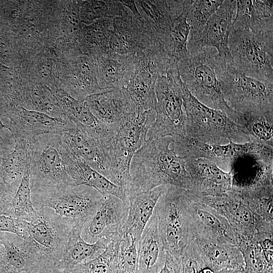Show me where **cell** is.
<instances>
[{"label": "cell", "mask_w": 273, "mask_h": 273, "mask_svg": "<svg viewBox=\"0 0 273 273\" xmlns=\"http://www.w3.org/2000/svg\"><path fill=\"white\" fill-rule=\"evenodd\" d=\"M172 141L169 136L146 141L134 153L130 163V183L126 196L162 185L191 189L186 161L171 147Z\"/></svg>", "instance_id": "1"}, {"label": "cell", "mask_w": 273, "mask_h": 273, "mask_svg": "<svg viewBox=\"0 0 273 273\" xmlns=\"http://www.w3.org/2000/svg\"><path fill=\"white\" fill-rule=\"evenodd\" d=\"M216 54L214 48L207 47L180 60L178 63L180 77L200 103L224 113L236 123L244 126V115L230 108L224 100L216 72Z\"/></svg>", "instance_id": "2"}, {"label": "cell", "mask_w": 273, "mask_h": 273, "mask_svg": "<svg viewBox=\"0 0 273 273\" xmlns=\"http://www.w3.org/2000/svg\"><path fill=\"white\" fill-rule=\"evenodd\" d=\"M156 112L149 110L129 115L105 147L110 162L108 180L125 192L130 183V165L134 153L147 140Z\"/></svg>", "instance_id": "3"}, {"label": "cell", "mask_w": 273, "mask_h": 273, "mask_svg": "<svg viewBox=\"0 0 273 273\" xmlns=\"http://www.w3.org/2000/svg\"><path fill=\"white\" fill-rule=\"evenodd\" d=\"M183 106L186 115V136L216 145L251 141L247 129L232 121L224 113L200 103L184 85Z\"/></svg>", "instance_id": "4"}, {"label": "cell", "mask_w": 273, "mask_h": 273, "mask_svg": "<svg viewBox=\"0 0 273 273\" xmlns=\"http://www.w3.org/2000/svg\"><path fill=\"white\" fill-rule=\"evenodd\" d=\"M154 212L165 252L180 259L194 236L190 200L187 190L168 185Z\"/></svg>", "instance_id": "5"}, {"label": "cell", "mask_w": 273, "mask_h": 273, "mask_svg": "<svg viewBox=\"0 0 273 273\" xmlns=\"http://www.w3.org/2000/svg\"><path fill=\"white\" fill-rule=\"evenodd\" d=\"M216 72L224 100L230 108L244 114L273 116V83L246 76L233 63L216 61Z\"/></svg>", "instance_id": "6"}, {"label": "cell", "mask_w": 273, "mask_h": 273, "mask_svg": "<svg viewBox=\"0 0 273 273\" xmlns=\"http://www.w3.org/2000/svg\"><path fill=\"white\" fill-rule=\"evenodd\" d=\"M183 82L178 65L158 75L155 91L156 118L146 141L169 136L173 141L186 136V115L183 106Z\"/></svg>", "instance_id": "7"}, {"label": "cell", "mask_w": 273, "mask_h": 273, "mask_svg": "<svg viewBox=\"0 0 273 273\" xmlns=\"http://www.w3.org/2000/svg\"><path fill=\"white\" fill-rule=\"evenodd\" d=\"M229 48L237 70L247 76L273 83V28L233 29Z\"/></svg>", "instance_id": "8"}, {"label": "cell", "mask_w": 273, "mask_h": 273, "mask_svg": "<svg viewBox=\"0 0 273 273\" xmlns=\"http://www.w3.org/2000/svg\"><path fill=\"white\" fill-rule=\"evenodd\" d=\"M104 196L92 187L63 184L31 190L34 209L48 207L58 215L75 220H86L101 206Z\"/></svg>", "instance_id": "9"}, {"label": "cell", "mask_w": 273, "mask_h": 273, "mask_svg": "<svg viewBox=\"0 0 273 273\" xmlns=\"http://www.w3.org/2000/svg\"><path fill=\"white\" fill-rule=\"evenodd\" d=\"M29 145L30 190L75 184L66 170L61 135H39Z\"/></svg>", "instance_id": "10"}, {"label": "cell", "mask_w": 273, "mask_h": 273, "mask_svg": "<svg viewBox=\"0 0 273 273\" xmlns=\"http://www.w3.org/2000/svg\"><path fill=\"white\" fill-rule=\"evenodd\" d=\"M33 217L25 222L28 236L41 254L60 263L71 232L79 221L62 217L52 209H35Z\"/></svg>", "instance_id": "11"}, {"label": "cell", "mask_w": 273, "mask_h": 273, "mask_svg": "<svg viewBox=\"0 0 273 273\" xmlns=\"http://www.w3.org/2000/svg\"><path fill=\"white\" fill-rule=\"evenodd\" d=\"M51 1H24L14 23L15 38L26 64L49 48Z\"/></svg>", "instance_id": "12"}, {"label": "cell", "mask_w": 273, "mask_h": 273, "mask_svg": "<svg viewBox=\"0 0 273 273\" xmlns=\"http://www.w3.org/2000/svg\"><path fill=\"white\" fill-rule=\"evenodd\" d=\"M57 56L60 88L78 100L102 90L98 84L93 57L76 49Z\"/></svg>", "instance_id": "13"}, {"label": "cell", "mask_w": 273, "mask_h": 273, "mask_svg": "<svg viewBox=\"0 0 273 273\" xmlns=\"http://www.w3.org/2000/svg\"><path fill=\"white\" fill-rule=\"evenodd\" d=\"M236 11V1H223L202 30L196 35L189 36V54L194 55L205 47H213L217 51L218 59L226 64L233 63L229 48V38L233 29Z\"/></svg>", "instance_id": "14"}, {"label": "cell", "mask_w": 273, "mask_h": 273, "mask_svg": "<svg viewBox=\"0 0 273 273\" xmlns=\"http://www.w3.org/2000/svg\"><path fill=\"white\" fill-rule=\"evenodd\" d=\"M136 55L138 65L125 90L134 113L155 110V86L158 75L163 72L162 63L152 49Z\"/></svg>", "instance_id": "15"}, {"label": "cell", "mask_w": 273, "mask_h": 273, "mask_svg": "<svg viewBox=\"0 0 273 273\" xmlns=\"http://www.w3.org/2000/svg\"><path fill=\"white\" fill-rule=\"evenodd\" d=\"M156 43L154 31L141 15L135 16L127 8L121 16L113 18L111 52L121 55L138 54Z\"/></svg>", "instance_id": "16"}, {"label": "cell", "mask_w": 273, "mask_h": 273, "mask_svg": "<svg viewBox=\"0 0 273 273\" xmlns=\"http://www.w3.org/2000/svg\"><path fill=\"white\" fill-rule=\"evenodd\" d=\"M49 49L56 55L77 49L82 23L77 1H51Z\"/></svg>", "instance_id": "17"}, {"label": "cell", "mask_w": 273, "mask_h": 273, "mask_svg": "<svg viewBox=\"0 0 273 273\" xmlns=\"http://www.w3.org/2000/svg\"><path fill=\"white\" fill-rule=\"evenodd\" d=\"M128 213V205L113 195L104 196L101 206L84 222L81 236L86 242L102 239L112 241L122 232Z\"/></svg>", "instance_id": "18"}, {"label": "cell", "mask_w": 273, "mask_h": 273, "mask_svg": "<svg viewBox=\"0 0 273 273\" xmlns=\"http://www.w3.org/2000/svg\"><path fill=\"white\" fill-rule=\"evenodd\" d=\"M8 114L9 127L14 140L30 142L36 136L45 134L61 135L75 125L70 120L20 106L11 107Z\"/></svg>", "instance_id": "19"}, {"label": "cell", "mask_w": 273, "mask_h": 273, "mask_svg": "<svg viewBox=\"0 0 273 273\" xmlns=\"http://www.w3.org/2000/svg\"><path fill=\"white\" fill-rule=\"evenodd\" d=\"M171 146L176 154L186 161L190 159L204 158L211 160L219 165H229L237 158L254 154L253 141L237 143L229 141L224 145L209 144L185 136L172 141Z\"/></svg>", "instance_id": "20"}, {"label": "cell", "mask_w": 273, "mask_h": 273, "mask_svg": "<svg viewBox=\"0 0 273 273\" xmlns=\"http://www.w3.org/2000/svg\"><path fill=\"white\" fill-rule=\"evenodd\" d=\"M83 101L100 124L112 133L134 113L125 88L102 90Z\"/></svg>", "instance_id": "21"}, {"label": "cell", "mask_w": 273, "mask_h": 273, "mask_svg": "<svg viewBox=\"0 0 273 273\" xmlns=\"http://www.w3.org/2000/svg\"><path fill=\"white\" fill-rule=\"evenodd\" d=\"M192 181L190 190L198 197L222 196L233 189L232 171H224L214 162L204 158L186 161Z\"/></svg>", "instance_id": "22"}, {"label": "cell", "mask_w": 273, "mask_h": 273, "mask_svg": "<svg viewBox=\"0 0 273 273\" xmlns=\"http://www.w3.org/2000/svg\"><path fill=\"white\" fill-rule=\"evenodd\" d=\"M61 135L63 144L70 151L80 157L92 168L108 179L109 160L93 130L75 123Z\"/></svg>", "instance_id": "23"}, {"label": "cell", "mask_w": 273, "mask_h": 273, "mask_svg": "<svg viewBox=\"0 0 273 273\" xmlns=\"http://www.w3.org/2000/svg\"><path fill=\"white\" fill-rule=\"evenodd\" d=\"M193 196L223 216L238 237L252 238L255 233L256 216L232 189L222 196Z\"/></svg>", "instance_id": "24"}, {"label": "cell", "mask_w": 273, "mask_h": 273, "mask_svg": "<svg viewBox=\"0 0 273 273\" xmlns=\"http://www.w3.org/2000/svg\"><path fill=\"white\" fill-rule=\"evenodd\" d=\"M94 59L97 80L102 90L125 88L139 62L136 54L121 55L109 52Z\"/></svg>", "instance_id": "25"}, {"label": "cell", "mask_w": 273, "mask_h": 273, "mask_svg": "<svg viewBox=\"0 0 273 273\" xmlns=\"http://www.w3.org/2000/svg\"><path fill=\"white\" fill-rule=\"evenodd\" d=\"M187 192L190 200L194 236L199 235L238 246V236L227 220Z\"/></svg>", "instance_id": "26"}, {"label": "cell", "mask_w": 273, "mask_h": 273, "mask_svg": "<svg viewBox=\"0 0 273 273\" xmlns=\"http://www.w3.org/2000/svg\"><path fill=\"white\" fill-rule=\"evenodd\" d=\"M168 185H162L152 189L126 195L128 213L122 227V232L131 237L137 246L142 233L153 215L156 204Z\"/></svg>", "instance_id": "27"}, {"label": "cell", "mask_w": 273, "mask_h": 273, "mask_svg": "<svg viewBox=\"0 0 273 273\" xmlns=\"http://www.w3.org/2000/svg\"><path fill=\"white\" fill-rule=\"evenodd\" d=\"M192 240L206 263L216 273L221 271L242 272L245 263L242 254L237 246L199 235H195Z\"/></svg>", "instance_id": "28"}, {"label": "cell", "mask_w": 273, "mask_h": 273, "mask_svg": "<svg viewBox=\"0 0 273 273\" xmlns=\"http://www.w3.org/2000/svg\"><path fill=\"white\" fill-rule=\"evenodd\" d=\"M63 154L66 170L76 185L92 187L103 196H116L128 205L125 193L120 187L92 168L82 158L73 153L65 145Z\"/></svg>", "instance_id": "29"}, {"label": "cell", "mask_w": 273, "mask_h": 273, "mask_svg": "<svg viewBox=\"0 0 273 273\" xmlns=\"http://www.w3.org/2000/svg\"><path fill=\"white\" fill-rule=\"evenodd\" d=\"M0 241L5 249L7 263L20 272L32 271L47 258L28 236L0 232Z\"/></svg>", "instance_id": "30"}, {"label": "cell", "mask_w": 273, "mask_h": 273, "mask_svg": "<svg viewBox=\"0 0 273 273\" xmlns=\"http://www.w3.org/2000/svg\"><path fill=\"white\" fill-rule=\"evenodd\" d=\"M137 250L139 273H158L161 270L166 253L154 212L142 233Z\"/></svg>", "instance_id": "31"}, {"label": "cell", "mask_w": 273, "mask_h": 273, "mask_svg": "<svg viewBox=\"0 0 273 273\" xmlns=\"http://www.w3.org/2000/svg\"><path fill=\"white\" fill-rule=\"evenodd\" d=\"M141 15L154 31L157 39L171 27L181 14L184 1H135Z\"/></svg>", "instance_id": "32"}, {"label": "cell", "mask_w": 273, "mask_h": 273, "mask_svg": "<svg viewBox=\"0 0 273 273\" xmlns=\"http://www.w3.org/2000/svg\"><path fill=\"white\" fill-rule=\"evenodd\" d=\"M14 148L0 156V180L7 189L15 194L30 160V142L15 140Z\"/></svg>", "instance_id": "33"}, {"label": "cell", "mask_w": 273, "mask_h": 273, "mask_svg": "<svg viewBox=\"0 0 273 273\" xmlns=\"http://www.w3.org/2000/svg\"><path fill=\"white\" fill-rule=\"evenodd\" d=\"M85 221L78 222L71 232L65 252L60 262L65 270H71L76 265L96 258L112 241L102 239L93 244L85 242L81 236Z\"/></svg>", "instance_id": "34"}, {"label": "cell", "mask_w": 273, "mask_h": 273, "mask_svg": "<svg viewBox=\"0 0 273 273\" xmlns=\"http://www.w3.org/2000/svg\"><path fill=\"white\" fill-rule=\"evenodd\" d=\"M233 188L254 215L273 223L272 179H261L248 186H234Z\"/></svg>", "instance_id": "35"}, {"label": "cell", "mask_w": 273, "mask_h": 273, "mask_svg": "<svg viewBox=\"0 0 273 273\" xmlns=\"http://www.w3.org/2000/svg\"><path fill=\"white\" fill-rule=\"evenodd\" d=\"M270 26H273L272 1H236L234 30L256 31Z\"/></svg>", "instance_id": "36"}, {"label": "cell", "mask_w": 273, "mask_h": 273, "mask_svg": "<svg viewBox=\"0 0 273 273\" xmlns=\"http://www.w3.org/2000/svg\"><path fill=\"white\" fill-rule=\"evenodd\" d=\"M113 18L96 20L88 24H82L79 33L77 49L95 58L111 52L110 42Z\"/></svg>", "instance_id": "37"}, {"label": "cell", "mask_w": 273, "mask_h": 273, "mask_svg": "<svg viewBox=\"0 0 273 273\" xmlns=\"http://www.w3.org/2000/svg\"><path fill=\"white\" fill-rule=\"evenodd\" d=\"M186 14L184 5L181 14L158 41L163 54L171 62L176 64L189 55L187 43L190 27L187 20Z\"/></svg>", "instance_id": "38"}, {"label": "cell", "mask_w": 273, "mask_h": 273, "mask_svg": "<svg viewBox=\"0 0 273 273\" xmlns=\"http://www.w3.org/2000/svg\"><path fill=\"white\" fill-rule=\"evenodd\" d=\"M23 107L65 119L53 89L27 79L23 84Z\"/></svg>", "instance_id": "39"}, {"label": "cell", "mask_w": 273, "mask_h": 273, "mask_svg": "<svg viewBox=\"0 0 273 273\" xmlns=\"http://www.w3.org/2000/svg\"><path fill=\"white\" fill-rule=\"evenodd\" d=\"M26 79L50 88L59 87L55 53L46 49L30 60L26 66Z\"/></svg>", "instance_id": "40"}, {"label": "cell", "mask_w": 273, "mask_h": 273, "mask_svg": "<svg viewBox=\"0 0 273 273\" xmlns=\"http://www.w3.org/2000/svg\"><path fill=\"white\" fill-rule=\"evenodd\" d=\"M238 247L244 261L242 273H273V247L260 246L251 238H239Z\"/></svg>", "instance_id": "41"}, {"label": "cell", "mask_w": 273, "mask_h": 273, "mask_svg": "<svg viewBox=\"0 0 273 273\" xmlns=\"http://www.w3.org/2000/svg\"><path fill=\"white\" fill-rule=\"evenodd\" d=\"M53 90L65 119L89 128L95 132L102 128V125L90 112L83 100L75 99L59 87L54 88Z\"/></svg>", "instance_id": "42"}, {"label": "cell", "mask_w": 273, "mask_h": 273, "mask_svg": "<svg viewBox=\"0 0 273 273\" xmlns=\"http://www.w3.org/2000/svg\"><path fill=\"white\" fill-rule=\"evenodd\" d=\"M123 233L114 239L98 257L75 266L76 273H120L119 254Z\"/></svg>", "instance_id": "43"}, {"label": "cell", "mask_w": 273, "mask_h": 273, "mask_svg": "<svg viewBox=\"0 0 273 273\" xmlns=\"http://www.w3.org/2000/svg\"><path fill=\"white\" fill-rule=\"evenodd\" d=\"M81 22L88 24L94 21L114 18L121 16L126 10L120 1H77Z\"/></svg>", "instance_id": "44"}, {"label": "cell", "mask_w": 273, "mask_h": 273, "mask_svg": "<svg viewBox=\"0 0 273 273\" xmlns=\"http://www.w3.org/2000/svg\"><path fill=\"white\" fill-rule=\"evenodd\" d=\"M30 164L28 163L21 181L10 202L9 216L28 221L36 213L31 199Z\"/></svg>", "instance_id": "45"}, {"label": "cell", "mask_w": 273, "mask_h": 273, "mask_svg": "<svg viewBox=\"0 0 273 273\" xmlns=\"http://www.w3.org/2000/svg\"><path fill=\"white\" fill-rule=\"evenodd\" d=\"M223 2L216 1H184L187 20L190 27L189 36L199 33L210 17Z\"/></svg>", "instance_id": "46"}, {"label": "cell", "mask_w": 273, "mask_h": 273, "mask_svg": "<svg viewBox=\"0 0 273 273\" xmlns=\"http://www.w3.org/2000/svg\"><path fill=\"white\" fill-rule=\"evenodd\" d=\"M181 273H216L206 263L192 240L180 257Z\"/></svg>", "instance_id": "47"}, {"label": "cell", "mask_w": 273, "mask_h": 273, "mask_svg": "<svg viewBox=\"0 0 273 273\" xmlns=\"http://www.w3.org/2000/svg\"><path fill=\"white\" fill-rule=\"evenodd\" d=\"M119 268L120 273H139L136 242L124 233L120 245Z\"/></svg>", "instance_id": "48"}, {"label": "cell", "mask_w": 273, "mask_h": 273, "mask_svg": "<svg viewBox=\"0 0 273 273\" xmlns=\"http://www.w3.org/2000/svg\"><path fill=\"white\" fill-rule=\"evenodd\" d=\"M244 115L246 119L245 127L252 140L273 142V116Z\"/></svg>", "instance_id": "49"}, {"label": "cell", "mask_w": 273, "mask_h": 273, "mask_svg": "<svg viewBox=\"0 0 273 273\" xmlns=\"http://www.w3.org/2000/svg\"><path fill=\"white\" fill-rule=\"evenodd\" d=\"M0 232L13 233L20 236H27L25 222L6 215H0Z\"/></svg>", "instance_id": "50"}, {"label": "cell", "mask_w": 273, "mask_h": 273, "mask_svg": "<svg viewBox=\"0 0 273 273\" xmlns=\"http://www.w3.org/2000/svg\"><path fill=\"white\" fill-rule=\"evenodd\" d=\"M64 270L59 263L47 258L37 268L24 273H63Z\"/></svg>", "instance_id": "51"}, {"label": "cell", "mask_w": 273, "mask_h": 273, "mask_svg": "<svg viewBox=\"0 0 273 273\" xmlns=\"http://www.w3.org/2000/svg\"><path fill=\"white\" fill-rule=\"evenodd\" d=\"M165 253L164 265L158 273H181L180 258L178 259L166 252Z\"/></svg>", "instance_id": "52"}, {"label": "cell", "mask_w": 273, "mask_h": 273, "mask_svg": "<svg viewBox=\"0 0 273 273\" xmlns=\"http://www.w3.org/2000/svg\"><path fill=\"white\" fill-rule=\"evenodd\" d=\"M14 196L3 184L0 183V201L10 202Z\"/></svg>", "instance_id": "53"}, {"label": "cell", "mask_w": 273, "mask_h": 273, "mask_svg": "<svg viewBox=\"0 0 273 273\" xmlns=\"http://www.w3.org/2000/svg\"><path fill=\"white\" fill-rule=\"evenodd\" d=\"M120 2L127 8H128L132 14L135 16H141V14L136 7L135 1H120Z\"/></svg>", "instance_id": "54"}, {"label": "cell", "mask_w": 273, "mask_h": 273, "mask_svg": "<svg viewBox=\"0 0 273 273\" xmlns=\"http://www.w3.org/2000/svg\"><path fill=\"white\" fill-rule=\"evenodd\" d=\"M0 136L4 139H10L13 134L11 129L5 125L0 119Z\"/></svg>", "instance_id": "55"}, {"label": "cell", "mask_w": 273, "mask_h": 273, "mask_svg": "<svg viewBox=\"0 0 273 273\" xmlns=\"http://www.w3.org/2000/svg\"><path fill=\"white\" fill-rule=\"evenodd\" d=\"M10 202L0 201V215H9Z\"/></svg>", "instance_id": "56"}, {"label": "cell", "mask_w": 273, "mask_h": 273, "mask_svg": "<svg viewBox=\"0 0 273 273\" xmlns=\"http://www.w3.org/2000/svg\"><path fill=\"white\" fill-rule=\"evenodd\" d=\"M0 264L8 265L7 261L6 252L3 245L0 241Z\"/></svg>", "instance_id": "57"}, {"label": "cell", "mask_w": 273, "mask_h": 273, "mask_svg": "<svg viewBox=\"0 0 273 273\" xmlns=\"http://www.w3.org/2000/svg\"><path fill=\"white\" fill-rule=\"evenodd\" d=\"M217 273H242V272H239V271H221V272H217Z\"/></svg>", "instance_id": "58"}, {"label": "cell", "mask_w": 273, "mask_h": 273, "mask_svg": "<svg viewBox=\"0 0 273 273\" xmlns=\"http://www.w3.org/2000/svg\"><path fill=\"white\" fill-rule=\"evenodd\" d=\"M63 273H76L73 271L64 270Z\"/></svg>", "instance_id": "59"}]
</instances>
